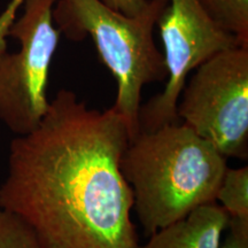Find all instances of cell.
<instances>
[{
  "instance_id": "obj_6",
  "label": "cell",
  "mask_w": 248,
  "mask_h": 248,
  "mask_svg": "<svg viewBox=\"0 0 248 248\" xmlns=\"http://www.w3.org/2000/svg\"><path fill=\"white\" fill-rule=\"evenodd\" d=\"M156 26L163 43L168 80L159 94L141 105L139 131L179 122L177 102L191 71L213 55L241 45L214 22L198 0H169Z\"/></svg>"
},
{
  "instance_id": "obj_4",
  "label": "cell",
  "mask_w": 248,
  "mask_h": 248,
  "mask_svg": "<svg viewBox=\"0 0 248 248\" xmlns=\"http://www.w3.org/2000/svg\"><path fill=\"white\" fill-rule=\"evenodd\" d=\"M194 70L178 99V120L226 159L246 160L248 46L224 49Z\"/></svg>"
},
{
  "instance_id": "obj_12",
  "label": "cell",
  "mask_w": 248,
  "mask_h": 248,
  "mask_svg": "<svg viewBox=\"0 0 248 248\" xmlns=\"http://www.w3.org/2000/svg\"><path fill=\"white\" fill-rule=\"evenodd\" d=\"M105 5L114 11L128 15L138 16L150 9L152 0H101Z\"/></svg>"
},
{
  "instance_id": "obj_3",
  "label": "cell",
  "mask_w": 248,
  "mask_h": 248,
  "mask_svg": "<svg viewBox=\"0 0 248 248\" xmlns=\"http://www.w3.org/2000/svg\"><path fill=\"white\" fill-rule=\"evenodd\" d=\"M169 0H152L138 16L114 11L101 0H57L53 18L58 30L71 40L90 37L99 57L115 78L117 94L110 108L128 129L129 138L139 132L141 92L147 84L168 76L163 53L154 42L157 18Z\"/></svg>"
},
{
  "instance_id": "obj_10",
  "label": "cell",
  "mask_w": 248,
  "mask_h": 248,
  "mask_svg": "<svg viewBox=\"0 0 248 248\" xmlns=\"http://www.w3.org/2000/svg\"><path fill=\"white\" fill-rule=\"evenodd\" d=\"M0 248H42L35 231L16 214L0 207Z\"/></svg>"
},
{
  "instance_id": "obj_9",
  "label": "cell",
  "mask_w": 248,
  "mask_h": 248,
  "mask_svg": "<svg viewBox=\"0 0 248 248\" xmlns=\"http://www.w3.org/2000/svg\"><path fill=\"white\" fill-rule=\"evenodd\" d=\"M216 202L230 217L248 219V167L225 170L216 193Z\"/></svg>"
},
{
  "instance_id": "obj_1",
  "label": "cell",
  "mask_w": 248,
  "mask_h": 248,
  "mask_svg": "<svg viewBox=\"0 0 248 248\" xmlns=\"http://www.w3.org/2000/svg\"><path fill=\"white\" fill-rule=\"evenodd\" d=\"M129 140L111 108L92 109L60 90L39 125L12 140L0 207L23 218L42 248H136L121 170Z\"/></svg>"
},
{
  "instance_id": "obj_5",
  "label": "cell",
  "mask_w": 248,
  "mask_h": 248,
  "mask_svg": "<svg viewBox=\"0 0 248 248\" xmlns=\"http://www.w3.org/2000/svg\"><path fill=\"white\" fill-rule=\"evenodd\" d=\"M57 0H26L22 17L8 33L20 43L6 51L0 35V121L15 136L33 131L48 109L49 69L60 39L53 26Z\"/></svg>"
},
{
  "instance_id": "obj_7",
  "label": "cell",
  "mask_w": 248,
  "mask_h": 248,
  "mask_svg": "<svg viewBox=\"0 0 248 248\" xmlns=\"http://www.w3.org/2000/svg\"><path fill=\"white\" fill-rule=\"evenodd\" d=\"M230 216L218 203L198 207L136 248H219Z\"/></svg>"
},
{
  "instance_id": "obj_11",
  "label": "cell",
  "mask_w": 248,
  "mask_h": 248,
  "mask_svg": "<svg viewBox=\"0 0 248 248\" xmlns=\"http://www.w3.org/2000/svg\"><path fill=\"white\" fill-rule=\"evenodd\" d=\"M219 248H248V219L230 217Z\"/></svg>"
},
{
  "instance_id": "obj_8",
  "label": "cell",
  "mask_w": 248,
  "mask_h": 248,
  "mask_svg": "<svg viewBox=\"0 0 248 248\" xmlns=\"http://www.w3.org/2000/svg\"><path fill=\"white\" fill-rule=\"evenodd\" d=\"M208 16L248 46V0H198Z\"/></svg>"
},
{
  "instance_id": "obj_2",
  "label": "cell",
  "mask_w": 248,
  "mask_h": 248,
  "mask_svg": "<svg viewBox=\"0 0 248 248\" xmlns=\"http://www.w3.org/2000/svg\"><path fill=\"white\" fill-rule=\"evenodd\" d=\"M228 159L184 123L139 131L121 159L145 235L216 202Z\"/></svg>"
}]
</instances>
